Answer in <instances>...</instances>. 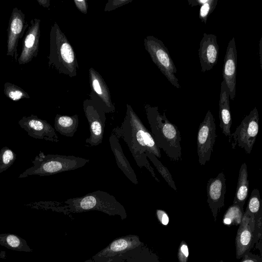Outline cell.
<instances>
[{
	"mask_svg": "<svg viewBox=\"0 0 262 262\" xmlns=\"http://www.w3.org/2000/svg\"><path fill=\"white\" fill-rule=\"evenodd\" d=\"M112 133L126 143L137 165L140 168L145 167L152 177L160 182L145 152L151 153L160 158L161 150L157 147L151 133L130 105L126 104V114L120 126L115 127Z\"/></svg>",
	"mask_w": 262,
	"mask_h": 262,
	"instance_id": "obj_1",
	"label": "cell"
},
{
	"mask_svg": "<svg viewBox=\"0 0 262 262\" xmlns=\"http://www.w3.org/2000/svg\"><path fill=\"white\" fill-rule=\"evenodd\" d=\"M145 110L157 147L162 149L171 161L181 160V136L178 127L168 120L165 112L161 114L157 106L146 104Z\"/></svg>",
	"mask_w": 262,
	"mask_h": 262,
	"instance_id": "obj_2",
	"label": "cell"
},
{
	"mask_svg": "<svg viewBox=\"0 0 262 262\" xmlns=\"http://www.w3.org/2000/svg\"><path fill=\"white\" fill-rule=\"evenodd\" d=\"M48 64L59 73L70 77L77 75L79 68L73 48L65 34L55 22L50 33V53Z\"/></svg>",
	"mask_w": 262,
	"mask_h": 262,
	"instance_id": "obj_3",
	"label": "cell"
},
{
	"mask_svg": "<svg viewBox=\"0 0 262 262\" xmlns=\"http://www.w3.org/2000/svg\"><path fill=\"white\" fill-rule=\"evenodd\" d=\"M90 160L71 155L45 154L40 151L32 161L33 166L25 170L18 178L31 175L50 176L74 170L84 166Z\"/></svg>",
	"mask_w": 262,
	"mask_h": 262,
	"instance_id": "obj_4",
	"label": "cell"
},
{
	"mask_svg": "<svg viewBox=\"0 0 262 262\" xmlns=\"http://www.w3.org/2000/svg\"><path fill=\"white\" fill-rule=\"evenodd\" d=\"M69 211L81 212L98 210L110 215L126 216L125 210L115 196L102 190H96L80 197L71 198L64 202Z\"/></svg>",
	"mask_w": 262,
	"mask_h": 262,
	"instance_id": "obj_5",
	"label": "cell"
},
{
	"mask_svg": "<svg viewBox=\"0 0 262 262\" xmlns=\"http://www.w3.org/2000/svg\"><path fill=\"white\" fill-rule=\"evenodd\" d=\"M145 50L149 54L153 62L173 86L181 88L178 78L175 76L177 68L169 52L163 42L154 36H147L144 39Z\"/></svg>",
	"mask_w": 262,
	"mask_h": 262,
	"instance_id": "obj_6",
	"label": "cell"
},
{
	"mask_svg": "<svg viewBox=\"0 0 262 262\" xmlns=\"http://www.w3.org/2000/svg\"><path fill=\"white\" fill-rule=\"evenodd\" d=\"M259 130V115L255 107L242 121L235 132L231 134L229 142L232 148L236 146L243 148L247 154H250Z\"/></svg>",
	"mask_w": 262,
	"mask_h": 262,
	"instance_id": "obj_7",
	"label": "cell"
},
{
	"mask_svg": "<svg viewBox=\"0 0 262 262\" xmlns=\"http://www.w3.org/2000/svg\"><path fill=\"white\" fill-rule=\"evenodd\" d=\"M217 137L214 118L210 110L200 123L196 135L197 154L201 165L210 159Z\"/></svg>",
	"mask_w": 262,
	"mask_h": 262,
	"instance_id": "obj_8",
	"label": "cell"
},
{
	"mask_svg": "<svg viewBox=\"0 0 262 262\" xmlns=\"http://www.w3.org/2000/svg\"><path fill=\"white\" fill-rule=\"evenodd\" d=\"M83 108L88 120L90 135L85 143L95 146L102 142L105 126V113L90 99L83 101Z\"/></svg>",
	"mask_w": 262,
	"mask_h": 262,
	"instance_id": "obj_9",
	"label": "cell"
},
{
	"mask_svg": "<svg viewBox=\"0 0 262 262\" xmlns=\"http://www.w3.org/2000/svg\"><path fill=\"white\" fill-rule=\"evenodd\" d=\"M91 93L90 100L105 113H113L115 107L111 97L109 89L101 75L93 68L89 70Z\"/></svg>",
	"mask_w": 262,
	"mask_h": 262,
	"instance_id": "obj_10",
	"label": "cell"
},
{
	"mask_svg": "<svg viewBox=\"0 0 262 262\" xmlns=\"http://www.w3.org/2000/svg\"><path fill=\"white\" fill-rule=\"evenodd\" d=\"M29 27L25 15L20 9L15 7L12 10L7 29V52L6 55L18 58L17 46L19 39L22 38L26 29Z\"/></svg>",
	"mask_w": 262,
	"mask_h": 262,
	"instance_id": "obj_11",
	"label": "cell"
},
{
	"mask_svg": "<svg viewBox=\"0 0 262 262\" xmlns=\"http://www.w3.org/2000/svg\"><path fill=\"white\" fill-rule=\"evenodd\" d=\"M18 124L31 137L53 142L59 141L54 128L46 120L41 119L36 115L23 117L18 121Z\"/></svg>",
	"mask_w": 262,
	"mask_h": 262,
	"instance_id": "obj_12",
	"label": "cell"
},
{
	"mask_svg": "<svg viewBox=\"0 0 262 262\" xmlns=\"http://www.w3.org/2000/svg\"><path fill=\"white\" fill-rule=\"evenodd\" d=\"M255 218L244 212L235 238L236 256L241 258L255 245Z\"/></svg>",
	"mask_w": 262,
	"mask_h": 262,
	"instance_id": "obj_13",
	"label": "cell"
},
{
	"mask_svg": "<svg viewBox=\"0 0 262 262\" xmlns=\"http://www.w3.org/2000/svg\"><path fill=\"white\" fill-rule=\"evenodd\" d=\"M40 20L32 19L22 41L20 55L18 59L19 64L28 63L35 58L38 53Z\"/></svg>",
	"mask_w": 262,
	"mask_h": 262,
	"instance_id": "obj_14",
	"label": "cell"
},
{
	"mask_svg": "<svg viewBox=\"0 0 262 262\" xmlns=\"http://www.w3.org/2000/svg\"><path fill=\"white\" fill-rule=\"evenodd\" d=\"M207 202L211 209L214 221L220 209L225 206L226 191V178L221 172L214 178H210L207 183Z\"/></svg>",
	"mask_w": 262,
	"mask_h": 262,
	"instance_id": "obj_15",
	"label": "cell"
},
{
	"mask_svg": "<svg viewBox=\"0 0 262 262\" xmlns=\"http://www.w3.org/2000/svg\"><path fill=\"white\" fill-rule=\"evenodd\" d=\"M237 55L235 38L229 42L224 59L222 75L228 90L229 98L233 100L235 96Z\"/></svg>",
	"mask_w": 262,
	"mask_h": 262,
	"instance_id": "obj_16",
	"label": "cell"
},
{
	"mask_svg": "<svg viewBox=\"0 0 262 262\" xmlns=\"http://www.w3.org/2000/svg\"><path fill=\"white\" fill-rule=\"evenodd\" d=\"M201 71L211 70L216 64L219 53L217 37L212 34L204 33L198 50Z\"/></svg>",
	"mask_w": 262,
	"mask_h": 262,
	"instance_id": "obj_17",
	"label": "cell"
},
{
	"mask_svg": "<svg viewBox=\"0 0 262 262\" xmlns=\"http://www.w3.org/2000/svg\"><path fill=\"white\" fill-rule=\"evenodd\" d=\"M109 142L118 167L133 184H138L136 174L123 152L119 139L112 133L109 137Z\"/></svg>",
	"mask_w": 262,
	"mask_h": 262,
	"instance_id": "obj_18",
	"label": "cell"
},
{
	"mask_svg": "<svg viewBox=\"0 0 262 262\" xmlns=\"http://www.w3.org/2000/svg\"><path fill=\"white\" fill-rule=\"evenodd\" d=\"M229 94L224 80L221 82L219 100L220 127L222 133L229 138L231 136L230 128L232 118L230 110Z\"/></svg>",
	"mask_w": 262,
	"mask_h": 262,
	"instance_id": "obj_19",
	"label": "cell"
},
{
	"mask_svg": "<svg viewBox=\"0 0 262 262\" xmlns=\"http://www.w3.org/2000/svg\"><path fill=\"white\" fill-rule=\"evenodd\" d=\"M79 124L78 115L66 116L57 114L54 121V129L60 135L73 137Z\"/></svg>",
	"mask_w": 262,
	"mask_h": 262,
	"instance_id": "obj_20",
	"label": "cell"
},
{
	"mask_svg": "<svg viewBox=\"0 0 262 262\" xmlns=\"http://www.w3.org/2000/svg\"><path fill=\"white\" fill-rule=\"evenodd\" d=\"M249 188L248 180V171L246 163H243L239 169L237 184L233 204L239 205L244 208L246 200L247 199Z\"/></svg>",
	"mask_w": 262,
	"mask_h": 262,
	"instance_id": "obj_21",
	"label": "cell"
},
{
	"mask_svg": "<svg viewBox=\"0 0 262 262\" xmlns=\"http://www.w3.org/2000/svg\"><path fill=\"white\" fill-rule=\"evenodd\" d=\"M138 237L135 239L133 237H123L113 242L102 253L103 255H114L117 254L125 252L134 248L138 243Z\"/></svg>",
	"mask_w": 262,
	"mask_h": 262,
	"instance_id": "obj_22",
	"label": "cell"
},
{
	"mask_svg": "<svg viewBox=\"0 0 262 262\" xmlns=\"http://www.w3.org/2000/svg\"><path fill=\"white\" fill-rule=\"evenodd\" d=\"M0 245L12 250L28 252L33 251L26 240L14 234H0Z\"/></svg>",
	"mask_w": 262,
	"mask_h": 262,
	"instance_id": "obj_23",
	"label": "cell"
},
{
	"mask_svg": "<svg viewBox=\"0 0 262 262\" xmlns=\"http://www.w3.org/2000/svg\"><path fill=\"white\" fill-rule=\"evenodd\" d=\"M244 213V208L239 205L233 204L229 206L223 216V223L228 226L239 225Z\"/></svg>",
	"mask_w": 262,
	"mask_h": 262,
	"instance_id": "obj_24",
	"label": "cell"
},
{
	"mask_svg": "<svg viewBox=\"0 0 262 262\" xmlns=\"http://www.w3.org/2000/svg\"><path fill=\"white\" fill-rule=\"evenodd\" d=\"M262 212V202L259 190L254 189L249 199L246 211V213L253 218H255L260 212Z\"/></svg>",
	"mask_w": 262,
	"mask_h": 262,
	"instance_id": "obj_25",
	"label": "cell"
},
{
	"mask_svg": "<svg viewBox=\"0 0 262 262\" xmlns=\"http://www.w3.org/2000/svg\"><path fill=\"white\" fill-rule=\"evenodd\" d=\"M145 154L169 186L174 190L177 191L174 182L168 168L163 165L161 161L159 160L158 158L154 154L148 152H146Z\"/></svg>",
	"mask_w": 262,
	"mask_h": 262,
	"instance_id": "obj_26",
	"label": "cell"
},
{
	"mask_svg": "<svg viewBox=\"0 0 262 262\" xmlns=\"http://www.w3.org/2000/svg\"><path fill=\"white\" fill-rule=\"evenodd\" d=\"M4 93L7 98L14 101L30 98L29 94L24 89L9 82H6L4 84Z\"/></svg>",
	"mask_w": 262,
	"mask_h": 262,
	"instance_id": "obj_27",
	"label": "cell"
},
{
	"mask_svg": "<svg viewBox=\"0 0 262 262\" xmlns=\"http://www.w3.org/2000/svg\"><path fill=\"white\" fill-rule=\"evenodd\" d=\"M16 159V154L7 146L0 150V173L6 171L14 162Z\"/></svg>",
	"mask_w": 262,
	"mask_h": 262,
	"instance_id": "obj_28",
	"label": "cell"
},
{
	"mask_svg": "<svg viewBox=\"0 0 262 262\" xmlns=\"http://www.w3.org/2000/svg\"><path fill=\"white\" fill-rule=\"evenodd\" d=\"M217 2V0H205L204 3L201 5L199 11V18L205 24L208 16L215 8Z\"/></svg>",
	"mask_w": 262,
	"mask_h": 262,
	"instance_id": "obj_29",
	"label": "cell"
},
{
	"mask_svg": "<svg viewBox=\"0 0 262 262\" xmlns=\"http://www.w3.org/2000/svg\"><path fill=\"white\" fill-rule=\"evenodd\" d=\"M179 262H187L189 256V249L185 241H182L180 244L178 251Z\"/></svg>",
	"mask_w": 262,
	"mask_h": 262,
	"instance_id": "obj_30",
	"label": "cell"
},
{
	"mask_svg": "<svg viewBox=\"0 0 262 262\" xmlns=\"http://www.w3.org/2000/svg\"><path fill=\"white\" fill-rule=\"evenodd\" d=\"M132 1V0H110L105 5L104 11H110L113 10Z\"/></svg>",
	"mask_w": 262,
	"mask_h": 262,
	"instance_id": "obj_31",
	"label": "cell"
},
{
	"mask_svg": "<svg viewBox=\"0 0 262 262\" xmlns=\"http://www.w3.org/2000/svg\"><path fill=\"white\" fill-rule=\"evenodd\" d=\"M156 215L159 221L163 226H167L169 221V216L167 213L163 210L157 209L156 210Z\"/></svg>",
	"mask_w": 262,
	"mask_h": 262,
	"instance_id": "obj_32",
	"label": "cell"
},
{
	"mask_svg": "<svg viewBox=\"0 0 262 262\" xmlns=\"http://www.w3.org/2000/svg\"><path fill=\"white\" fill-rule=\"evenodd\" d=\"M240 262H262L261 256L249 252L245 254Z\"/></svg>",
	"mask_w": 262,
	"mask_h": 262,
	"instance_id": "obj_33",
	"label": "cell"
},
{
	"mask_svg": "<svg viewBox=\"0 0 262 262\" xmlns=\"http://www.w3.org/2000/svg\"><path fill=\"white\" fill-rule=\"evenodd\" d=\"M76 7L82 13L86 14L88 12V5L86 1L85 0L78 1L74 0Z\"/></svg>",
	"mask_w": 262,
	"mask_h": 262,
	"instance_id": "obj_34",
	"label": "cell"
},
{
	"mask_svg": "<svg viewBox=\"0 0 262 262\" xmlns=\"http://www.w3.org/2000/svg\"><path fill=\"white\" fill-rule=\"evenodd\" d=\"M37 2L44 8H48L50 5V2L49 0H37Z\"/></svg>",
	"mask_w": 262,
	"mask_h": 262,
	"instance_id": "obj_35",
	"label": "cell"
},
{
	"mask_svg": "<svg viewBox=\"0 0 262 262\" xmlns=\"http://www.w3.org/2000/svg\"><path fill=\"white\" fill-rule=\"evenodd\" d=\"M261 39L262 37H261L260 41H259V58H260V67L261 68Z\"/></svg>",
	"mask_w": 262,
	"mask_h": 262,
	"instance_id": "obj_36",
	"label": "cell"
}]
</instances>
